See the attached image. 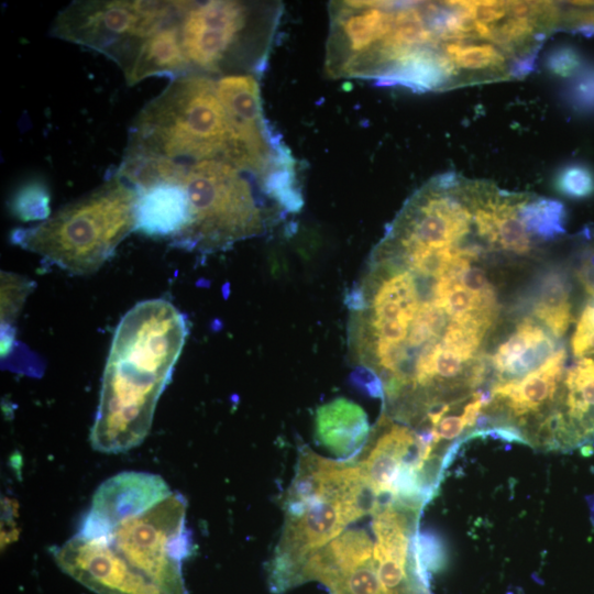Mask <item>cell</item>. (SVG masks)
<instances>
[{"label":"cell","mask_w":594,"mask_h":594,"mask_svg":"<svg viewBox=\"0 0 594 594\" xmlns=\"http://www.w3.org/2000/svg\"><path fill=\"white\" fill-rule=\"evenodd\" d=\"M187 499L157 474L122 472L95 492L77 532L52 549L59 569L97 594H187Z\"/></svg>","instance_id":"6da1fadb"},{"label":"cell","mask_w":594,"mask_h":594,"mask_svg":"<svg viewBox=\"0 0 594 594\" xmlns=\"http://www.w3.org/2000/svg\"><path fill=\"white\" fill-rule=\"evenodd\" d=\"M447 13L448 1H332L326 72L420 91L463 84L444 52Z\"/></svg>","instance_id":"7a4b0ae2"},{"label":"cell","mask_w":594,"mask_h":594,"mask_svg":"<svg viewBox=\"0 0 594 594\" xmlns=\"http://www.w3.org/2000/svg\"><path fill=\"white\" fill-rule=\"evenodd\" d=\"M187 334L185 316L162 298L141 301L122 317L102 374L92 449L121 453L143 442Z\"/></svg>","instance_id":"3957f363"},{"label":"cell","mask_w":594,"mask_h":594,"mask_svg":"<svg viewBox=\"0 0 594 594\" xmlns=\"http://www.w3.org/2000/svg\"><path fill=\"white\" fill-rule=\"evenodd\" d=\"M377 506L356 459H326L300 446L283 499L280 536L267 563L270 588L283 593L296 587L309 557Z\"/></svg>","instance_id":"277c9868"},{"label":"cell","mask_w":594,"mask_h":594,"mask_svg":"<svg viewBox=\"0 0 594 594\" xmlns=\"http://www.w3.org/2000/svg\"><path fill=\"white\" fill-rule=\"evenodd\" d=\"M124 157L193 164L227 161L266 180L244 151L218 96L216 77L191 72L172 79L136 114Z\"/></svg>","instance_id":"5b68a950"},{"label":"cell","mask_w":594,"mask_h":594,"mask_svg":"<svg viewBox=\"0 0 594 594\" xmlns=\"http://www.w3.org/2000/svg\"><path fill=\"white\" fill-rule=\"evenodd\" d=\"M185 188L189 223L174 243L204 254L262 235L288 216L274 193L258 178L222 160L177 164Z\"/></svg>","instance_id":"8992f818"},{"label":"cell","mask_w":594,"mask_h":594,"mask_svg":"<svg viewBox=\"0 0 594 594\" xmlns=\"http://www.w3.org/2000/svg\"><path fill=\"white\" fill-rule=\"evenodd\" d=\"M136 191L117 173L46 220L12 232V242L75 275L97 272L135 231Z\"/></svg>","instance_id":"52a82bcc"},{"label":"cell","mask_w":594,"mask_h":594,"mask_svg":"<svg viewBox=\"0 0 594 594\" xmlns=\"http://www.w3.org/2000/svg\"><path fill=\"white\" fill-rule=\"evenodd\" d=\"M280 4L233 0L184 1L182 46L193 72L258 75L266 65Z\"/></svg>","instance_id":"ba28073f"},{"label":"cell","mask_w":594,"mask_h":594,"mask_svg":"<svg viewBox=\"0 0 594 594\" xmlns=\"http://www.w3.org/2000/svg\"><path fill=\"white\" fill-rule=\"evenodd\" d=\"M184 1H75L56 15L51 34L97 51L122 72L140 45L175 20Z\"/></svg>","instance_id":"9c48e42d"},{"label":"cell","mask_w":594,"mask_h":594,"mask_svg":"<svg viewBox=\"0 0 594 594\" xmlns=\"http://www.w3.org/2000/svg\"><path fill=\"white\" fill-rule=\"evenodd\" d=\"M364 529H346L304 564L298 584L318 581L329 594H386Z\"/></svg>","instance_id":"30bf717a"},{"label":"cell","mask_w":594,"mask_h":594,"mask_svg":"<svg viewBox=\"0 0 594 594\" xmlns=\"http://www.w3.org/2000/svg\"><path fill=\"white\" fill-rule=\"evenodd\" d=\"M594 439V359L581 358L563 375L544 433L546 450H570Z\"/></svg>","instance_id":"8fae6325"},{"label":"cell","mask_w":594,"mask_h":594,"mask_svg":"<svg viewBox=\"0 0 594 594\" xmlns=\"http://www.w3.org/2000/svg\"><path fill=\"white\" fill-rule=\"evenodd\" d=\"M556 338L532 317L522 318L490 358L494 382L520 378L542 365L558 349Z\"/></svg>","instance_id":"7c38bea8"},{"label":"cell","mask_w":594,"mask_h":594,"mask_svg":"<svg viewBox=\"0 0 594 594\" xmlns=\"http://www.w3.org/2000/svg\"><path fill=\"white\" fill-rule=\"evenodd\" d=\"M370 432L365 411L346 398H336L316 411V440L341 460L355 458L365 446Z\"/></svg>","instance_id":"4fadbf2b"},{"label":"cell","mask_w":594,"mask_h":594,"mask_svg":"<svg viewBox=\"0 0 594 594\" xmlns=\"http://www.w3.org/2000/svg\"><path fill=\"white\" fill-rule=\"evenodd\" d=\"M179 16L180 13L140 45L123 70L128 85L153 76L167 75L174 79L193 72L182 46Z\"/></svg>","instance_id":"5bb4252c"},{"label":"cell","mask_w":594,"mask_h":594,"mask_svg":"<svg viewBox=\"0 0 594 594\" xmlns=\"http://www.w3.org/2000/svg\"><path fill=\"white\" fill-rule=\"evenodd\" d=\"M571 282L564 270L550 268L544 271L532 288L530 309L556 339H560L569 329L572 321Z\"/></svg>","instance_id":"9a60e30c"},{"label":"cell","mask_w":594,"mask_h":594,"mask_svg":"<svg viewBox=\"0 0 594 594\" xmlns=\"http://www.w3.org/2000/svg\"><path fill=\"white\" fill-rule=\"evenodd\" d=\"M14 217L22 221L46 220L50 217V195L40 182L20 188L11 200Z\"/></svg>","instance_id":"2e32d148"},{"label":"cell","mask_w":594,"mask_h":594,"mask_svg":"<svg viewBox=\"0 0 594 594\" xmlns=\"http://www.w3.org/2000/svg\"><path fill=\"white\" fill-rule=\"evenodd\" d=\"M33 282L14 273L1 272V324L9 326L19 315Z\"/></svg>","instance_id":"e0dca14e"},{"label":"cell","mask_w":594,"mask_h":594,"mask_svg":"<svg viewBox=\"0 0 594 594\" xmlns=\"http://www.w3.org/2000/svg\"><path fill=\"white\" fill-rule=\"evenodd\" d=\"M556 185L568 198H588L594 194V174L583 165H571L560 173Z\"/></svg>","instance_id":"ac0fdd59"},{"label":"cell","mask_w":594,"mask_h":594,"mask_svg":"<svg viewBox=\"0 0 594 594\" xmlns=\"http://www.w3.org/2000/svg\"><path fill=\"white\" fill-rule=\"evenodd\" d=\"M574 274L585 293L594 299V242L580 250Z\"/></svg>","instance_id":"d6986e66"},{"label":"cell","mask_w":594,"mask_h":594,"mask_svg":"<svg viewBox=\"0 0 594 594\" xmlns=\"http://www.w3.org/2000/svg\"><path fill=\"white\" fill-rule=\"evenodd\" d=\"M575 102L584 108H594V70L578 80L574 89Z\"/></svg>","instance_id":"ffe728a7"},{"label":"cell","mask_w":594,"mask_h":594,"mask_svg":"<svg viewBox=\"0 0 594 594\" xmlns=\"http://www.w3.org/2000/svg\"><path fill=\"white\" fill-rule=\"evenodd\" d=\"M579 63V56L573 51L566 50L553 57L552 68L553 72L566 76L578 67Z\"/></svg>","instance_id":"44dd1931"},{"label":"cell","mask_w":594,"mask_h":594,"mask_svg":"<svg viewBox=\"0 0 594 594\" xmlns=\"http://www.w3.org/2000/svg\"><path fill=\"white\" fill-rule=\"evenodd\" d=\"M576 23L594 26V2L587 3L579 11Z\"/></svg>","instance_id":"7402d4cb"}]
</instances>
